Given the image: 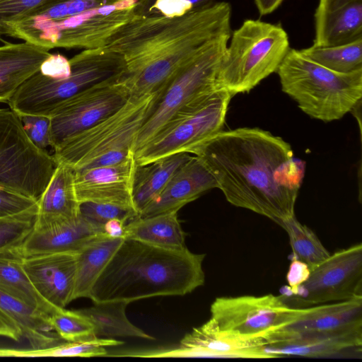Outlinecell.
<instances>
[{
	"label": "cell",
	"mask_w": 362,
	"mask_h": 362,
	"mask_svg": "<svg viewBox=\"0 0 362 362\" xmlns=\"http://www.w3.org/2000/svg\"><path fill=\"white\" fill-rule=\"evenodd\" d=\"M231 204L277 224L295 216L305 162L288 143L259 129L221 131L195 151Z\"/></svg>",
	"instance_id": "1"
},
{
	"label": "cell",
	"mask_w": 362,
	"mask_h": 362,
	"mask_svg": "<svg viewBox=\"0 0 362 362\" xmlns=\"http://www.w3.org/2000/svg\"><path fill=\"white\" fill-rule=\"evenodd\" d=\"M228 3H212L178 17L141 13L117 28L104 47L126 62L121 81L131 97L160 89L189 59L217 38L230 34Z\"/></svg>",
	"instance_id": "2"
},
{
	"label": "cell",
	"mask_w": 362,
	"mask_h": 362,
	"mask_svg": "<svg viewBox=\"0 0 362 362\" xmlns=\"http://www.w3.org/2000/svg\"><path fill=\"white\" fill-rule=\"evenodd\" d=\"M205 254L124 239L95 282L93 302L129 303L156 296H185L203 286Z\"/></svg>",
	"instance_id": "3"
},
{
	"label": "cell",
	"mask_w": 362,
	"mask_h": 362,
	"mask_svg": "<svg viewBox=\"0 0 362 362\" xmlns=\"http://www.w3.org/2000/svg\"><path fill=\"white\" fill-rule=\"evenodd\" d=\"M276 72L281 90L313 118L338 120L361 100L362 69L335 72L290 49Z\"/></svg>",
	"instance_id": "4"
},
{
	"label": "cell",
	"mask_w": 362,
	"mask_h": 362,
	"mask_svg": "<svg viewBox=\"0 0 362 362\" xmlns=\"http://www.w3.org/2000/svg\"><path fill=\"white\" fill-rule=\"evenodd\" d=\"M160 89L130 97L117 111L71 137L54 150L57 163L74 170L113 165L133 156L138 134L154 105Z\"/></svg>",
	"instance_id": "5"
},
{
	"label": "cell",
	"mask_w": 362,
	"mask_h": 362,
	"mask_svg": "<svg viewBox=\"0 0 362 362\" xmlns=\"http://www.w3.org/2000/svg\"><path fill=\"white\" fill-rule=\"evenodd\" d=\"M71 73L54 78L39 70L27 78L8 101L19 115L51 117L67 100L96 84L119 78L126 62L119 53L105 48L86 49L69 59Z\"/></svg>",
	"instance_id": "6"
},
{
	"label": "cell",
	"mask_w": 362,
	"mask_h": 362,
	"mask_svg": "<svg viewBox=\"0 0 362 362\" xmlns=\"http://www.w3.org/2000/svg\"><path fill=\"white\" fill-rule=\"evenodd\" d=\"M290 49L288 35L280 25L246 20L227 46L218 74L220 88L232 96L250 91L276 72Z\"/></svg>",
	"instance_id": "7"
},
{
	"label": "cell",
	"mask_w": 362,
	"mask_h": 362,
	"mask_svg": "<svg viewBox=\"0 0 362 362\" xmlns=\"http://www.w3.org/2000/svg\"><path fill=\"white\" fill-rule=\"evenodd\" d=\"M139 0H119L64 18L35 23L21 21L8 37L48 50L54 48L94 49L105 46L121 25L141 13Z\"/></svg>",
	"instance_id": "8"
},
{
	"label": "cell",
	"mask_w": 362,
	"mask_h": 362,
	"mask_svg": "<svg viewBox=\"0 0 362 362\" xmlns=\"http://www.w3.org/2000/svg\"><path fill=\"white\" fill-rule=\"evenodd\" d=\"M232 95L225 89L195 99L178 110L135 154L137 165H146L197 149L222 131Z\"/></svg>",
	"instance_id": "9"
},
{
	"label": "cell",
	"mask_w": 362,
	"mask_h": 362,
	"mask_svg": "<svg viewBox=\"0 0 362 362\" xmlns=\"http://www.w3.org/2000/svg\"><path fill=\"white\" fill-rule=\"evenodd\" d=\"M230 34L207 45L182 65L160 89L148 117L135 141L132 154L139 151L181 107L220 88L218 74Z\"/></svg>",
	"instance_id": "10"
},
{
	"label": "cell",
	"mask_w": 362,
	"mask_h": 362,
	"mask_svg": "<svg viewBox=\"0 0 362 362\" xmlns=\"http://www.w3.org/2000/svg\"><path fill=\"white\" fill-rule=\"evenodd\" d=\"M57 163L27 136L20 115L0 108V187L37 201Z\"/></svg>",
	"instance_id": "11"
},
{
	"label": "cell",
	"mask_w": 362,
	"mask_h": 362,
	"mask_svg": "<svg viewBox=\"0 0 362 362\" xmlns=\"http://www.w3.org/2000/svg\"><path fill=\"white\" fill-rule=\"evenodd\" d=\"M280 296L295 308L362 297V244L330 255L294 293Z\"/></svg>",
	"instance_id": "12"
},
{
	"label": "cell",
	"mask_w": 362,
	"mask_h": 362,
	"mask_svg": "<svg viewBox=\"0 0 362 362\" xmlns=\"http://www.w3.org/2000/svg\"><path fill=\"white\" fill-rule=\"evenodd\" d=\"M304 310L288 306L280 295L219 297L211 305L209 320L219 330L261 337L296 320Z\"/></svg>",
	"instance_id": "13"
},
{
	"label": "cell",
	"mask_w": 362,
	"mask_h": 362,
	"mask_svg": "<svg viewBox=\"0 0 362 362\" xmlns=\"http://www.w3.org/2000/svg\"><path fill=\"white\" fill-rule=\"evenodd\" d=\"M120 78L83 90L57 110L50 117L51 146L54 150L109 117L127 102L131 96Z\"/></svg>",
	"instance_id": "14"
},
{
	"label": "cell",
	"mask_w": 362,
	"mask_h": 362,
	"mask_svg": "<svg viewBox=\"0 0 362 362\" xmlns=\"http://www.w3.org/2000/svg\"><path fill=\"white\" fill-rule=\"evenodd\" d=\"M362 331V297L305 308L296 320L261 336L265 346L293 338L329 337Z\"/></svg>",
	"instance_id": "15"
},
{
	"label": "cell",
	"mask_w": 362,
	"mask_h": 362,
	"mask_svg": "<svg viewBox=\"0 0 362 362\" xmlns=\"http://www.w3.org/2000/svg\"><path fill=\"white\" fill-rule=\"evenodd\" d=\"M136 166L131 156L113 165L74 170V187L79 203L111 204L135 209L132 188Z\"/></svg>",
	"instance_id": "16"
},
{
	"label": "cell",
	"mask_w": 362,
	"mask_h": 362,
	"mask_svg": "<svg viewBox=\"0 0 362 362\" xmlns=\"http://www.w3.org/2000/svg\"><path fill=\"white\" fill-rule=\"evenodd\" d=\"M23 269L39 295L64 308L74 300L76 252H61L24 257Z\"/></svg>",
	"instance_id": "17"
},
{
	"label": "cell",
	"mask_w": 362,
	"mask_h": 362,
	"mask_svg": "<svg viewBox=\"0 0 362 362\" xmlns=\"http://www.w3.org/2000/svg\"><path fill=\"white\" fill-rule=\"evenodd\" d=\"M104 233L103 227L80 214L45 227L34 228L19 250L24 257L61 252H77L86 243Z\"/></svg>",
	"instance_id": "18"
},
{
	"label": "cell",
	"mask_w": 362,
	"mask_h": 362,
	"mask_svg": "<svg viewBox=\"0 0 362 362\" xmlns=\"http://www.w3.org/2000/svg\"><path fill=\"white\" fill-rule=\"evenodd\" d=\"M213 175L196 156L183 163L173 174L160 193L139 214L148 217L179 211L205 192L217 188Z\"/></svg>",
	"instance_id": "19"
},
{
	"label": "cell",
	"mask_w": 362,
	"mask_h": 362,
	"mask_svg": "<svg viewBox=\"0 0 362 362\" xmlns=\"http://www.w3.org/2000/svg\"><path fill=\"white\" fill-rule=\"evenodd\" d=\"M180 345L195 349L199 358H272L262 337L219 330L209 320L185 335Z\"/></svg>",
	"instance_id": "20"
},
{
	"label": "cell",
	"mask_w": 362,
	"mask_h": 362,
	"mask_svg": "<svg viewBox=\"0 0 362 362\" xmlns=\"http://www.w3.org/2000/svg\"><path fill=\"white\" fill-rule=\"evenodd\" d=\"M314 45L334 46L362 37V0H320Z\"/></svg>",
	"instance_id": "21"
},
{
	"label": "cell",
	"mask_w": 362,
	"mask_h": 362,
	"mask_svg": "<svg viewBox=\"0 0 362 362\" xmlns=\"http://www.w3.org/2000/svg\"><path fill=\"white\" fill-rule=\"evenodd\" d=\"M24 42L0 46V103H8L18 87L37 71L51 53Z\"/></svg>",
	"instance_id": "22"
},
{
	"label": "cell",
	"mask_w": 362,
	"mask_h": 362,
	"mask_svg": "<svg viewBox=\"0 0 362 362\" xmlns=\"http://www.w3.org/2000/svg\"><path fill=\"white\" fill-rule=\"evenodd\" d=\"M37 204V216L34 228L45 227L62 219L78 216L80 203L76 194L73 168L57 163Z\"/></svg>",
	"instance_id": "23"
},
{
	"label": "cell",
	"mask_w": 362,
	"mask_h": 362,
	"mask_svg": "<svg viewBox=\"0 0 362 362\" xmlns=\"http://www.w3.org/2000/svg\"><path fill=\"white\" fill-rule=\"evenodd\" d=\"M362 331L336 336L287 339L265 346L272 358L283 356L304 357L334 356L361 349Z\"/></svg>",
	"instance_id": "24"
},
{
	"label": "cell",
	"mask_w": 362,
	"mask_h": 362,
	"mask_svg": "<svg viewBox=\"0 0 362 362\" xmlns=\"http://www.w3.org/2000/svg\"><path fill=\"white\" fill-rule=\"evenodd\" d=\"M174 211L148 217L138 216L124 226V239L170 250L185 247L186 234Z\"/></svg>",
	"instance_id": "25"
},
{
	"label": "cell",
	"mask_w": 362,
	"mask_h": 362,
	"mask_svg": "<svg viewBox=\"0 0 362 362\" xmlns=\"http://www.w3.org/2000/svg\"><path fill=\"white\" fill-rule=\"evenodd\" d=\"M0 311L21 330L31 349H45L58 344L62 339L45 315L1 288Z\"/></svg>",
	"instance_id": "26"
},
{
	"label": "cell",
	"mask_w": 362,
	"mask_h": 362,
	"mask_svg": "<svg viewBox=\"0 0 362 362\" xmlns=\"http://www.w3.org/2000/svg\"><path fill=\"white\" fill-rule=\"evenodd\" d=\"M124 238L105 233L86 243L76 252V274L74 300L88 298L97 279Z\"/></svg>",
	"instance_id": "27"
},
{
	"label": "cell",
	"mask_w": 362,
	"mask_h": 362,
	"mask_svg": "<svg viewBox=\"0 0 362 362\" xmlns=\"http://www.w3.org/2000/svg\"><path fill=\"white\" fill-rule=\"evenodd\" d=\"M192 156L177 153L135 168L132 199L139 214L163 189L176 170Z\"/></svg>",
	"instance_id": "28"
},
{
	"label": "cell",
	"mask_w": 362,
	"mask_h": 362,
	"mask_svg": "<svg viewBox=\"0 0 362 362\" xmlns=\"http://www.w3.org/2000/svg\"><path fill=\"white\" fill-rule=\"evenodd\" d=\"M129 304L124 300L93 302L92 306L78 311L91 322L98 338L135 337L155 340V337L128 319L126 308Z\"/></svg>",
	"instance_id": "29"
},
{
	"label": "cell",
	"mask_w": 362,
	"mask_h": 362,
	"mask_svg": "<svg viewBox=\"0 0 362 362\" xmlns=\"http://www.w3.org/2000/svg\"><path fill=\"white\" fill-rule=\"evenodd\" d=\"M19 247L0 252V288L47 317L57 308L44 300L25 273Z\"/></svg>",
	"instance_id": "30"
},
{
	"label": "cell",
	"mask_w": 362,
	"mask_h": 362,
	"mask_svg": "<svg viewBox=\"0 0 362 362\" xmlns=\"http://www.w3.org/2000/svg\"><path fill=\"white\" fill-rule=\"evenodd\" d=\"M300 52L310 60L338 73L362 69V37L334 46L313 45Z\"/></svg>",
	"instance_id": "31"
},
{
	"label": "cell",
	"mask_w": 362,
	"mask_h": 362,
	"mask_svg": "<svg viewBox=\"0 0 362 362\" xmlns=\"http://www.w3.org/2000/svg\"><path fill=\"white\" fill-rule=\"evenodd\" d=\"M287 233L294 259L305 263L310 271L331 254L316 235L295 217L279 223Z\"/></svg>",
	"instance_id": "32"
},
{
	"label": "cell",
	"mask_w": 362,
	"mask_h": 362,
	"mask_svg": "<svg viewBox=\"0 0 362 362\" xmlns=\"http://www.w3.org/2000/svg\"><path fill=\"white\" fill-rule=\"evenodd\" d=\"M124 341L113 338H94L79 341H66L45 349L18 351L4 349L6 356L95 357L107 355L105 347L122 345Z\"/></svg>",
	"instance_id": "33"
},
{
	"label": "cell",
	"mask_w": 362,
	"mask_h": 362,
	"mask_svg": "<svg viewBox=\"0 0 362 362\" xmlns=\"http://www.w3.org/2000/svg\"><path fill=\"white\" fill-rule=\"evenodd\" d=\"M47 321L57 335L66 341H79L96 338L91 322L78 310L56 308Z\"/></svg>",
	"instance_id": "34"
},
{
	"label": "cell",
	"mask_w": 362,
	"mask_h": 362,
	"mask_svg": "<svg viewBox=\"0 0 362 362\" xmlns=\"http://www.w3.org/2000/svg\"><path fill=\"white\" fill-rule=\"evenodd\" d=\"M37 204L22 212L0 216V252L19 247L33 231Z\"/></svg>",
	"instance_id": "35"
},
{
	"label": "cell",
	"mask_w": 362,
	"mask_h": 362,
	"mask_svg": "<svg viewBox=\"0 0 362 362\" xmlns=\"http://www.w3.org/2000/svg\"><path fill=\"white\" fill-rule=\"evenodd\" d=\"M117 1L119 0H59L41 8L21 21L35 23L64 18Z\"/></svg>",
	"instance_id": "36"
},
{
	"label": "cell",
	"mask_w": 362,
	"mask_h": 362,
	"mask_svg": "<svg viewBox=\"0 0 362 362\" xmlns=\"http://www.w3.org/2000/svg\"><path fill=\"white\" fill-rule=\"evenodd\" d=\"M57 1L59 0H0V39L8 36L13 25Z\"/></svg>",
	"instance_id": "37"
},
{
	"label": "cell",
	"mask_w": 362,
	"mask_h": 362,
	"mask_svg": "<svg viewBox=\"0 0 362 362\" xmlns=\"http://www.w3.org/2000/svg\"><path fill=\"white\" fill-rule=\"evenodd\" d=\"M79 214L86 219L103 226L108 221L118 219L125 224L139 216L137 211L131 207L96 202H82Z\"/></svg>",
	"instance_id": "38"
},
{
	"label": "cell",
	"mask_w": 362,
	"mask_h": 362,
	"mask_svg": "<svg viewBox=\"0 0 362 362\" xmlns=\"http://www.w3.org/2000/svg\"><path fill=\"white\" fill-rule=\"evenodd\" d=\"M19 115L27 136L37 148L47 151L48 147H52L49 117L38 115Z\"/></svg>",
	"instance_id": "39"
},
{
	"label": "cell",
	"mask_w": 362,
	"mask_h": 362,
	"mask_svg": "<svg viewBox=\"0 0 362 362\" xmlns=\"http://www.w3.org/2000/svg\"><path fill=\"white\" fill-rule=\"evenodd\" d=\"M37 205V201L0 187V216L16 214Z\"/></svg>",
	"instance_id": "40"
},
{
	"label": "cell",
	"mask_w": 362,
	"mask_h": 362,
	"mask_svg": "<svg viewBox=\"0 0 362 362\" xmlns=\"http://www.w3.org/2000/svg\"><path fill=\"white\" fill-rule=\"evenodd\" d=\"M193 10L188 0H155L146 13L174 18L182 16Z\"/></svg>",
	"instance_id": "41"
},
{
	"label": "cell",
	"mask_w": 362,
	"mask_h": 362,
	"mask_svg": "<svg viewBox=\"0 0 362 362\" xmlns=\"http://www.w3.org/2000/svg\"><path fill=\"white\" fill-rule=\"evenodd\" d=\"M310 274L308 266L296 259H293L286 274L287 286H284L281 291V296H289L294 293L299 286L305 282Z\"/></svg>",
	"instance_id": "42"
},
{
	"label": "cell",
	"mask_w": 362,
	"mask_h": 362,
	"mask_svg": "<svg viewBox=\"0 0 362 362\" xmlns=\"http://www.w3.org/2000/svg\"><path fill=\"white\" fill-rule=\"evenodd\" d=\"M39 71L42 74L54 78L67 77L71 73L69 59L60 54H51L42 62Z\"/></svg>",
	"instance_id": "43"
},
{
	"label": "cell",
	"mask_w": 362,
	"mask_h": 362,
	"mask_svg": "<svg viewBox=\"0 0 362 362\" xmlns=\"http://www.w3.org/2000/svg\"><path fill=\"white\" fill-rule=\"evenodd\" d=\"M0 337L20 341L23 338L21 330L0 311Z\"/></svg>",
	"instance_id": "44"
},
{
	"label": "cell",
	"mask_w": 362,
	"mask_h": 362,
	"mask_svg": "<svg viewBox=\"0 0 362 362\" xmlns=\"http://www.w3.org/2000/svg\"><path fill=\"white\" fill-rule=\"evenodd\" d=\"M125 223L118 219H112L103 225L104 233L112 238H122L124 236Z\"/></svg>",
	"instance_id": "45"
},
{
	"label": "cell",
	"mask_w": 362,
	"mask_h": 362,
	"mask_svg": "<svg viewBox=\"0 0 362 362\" xmlns=\"http://www.w3.org/2000/svg\"><path fill=\"white\" fill-rule=\"evenodd\" d=\"M284 0H255L260 15H267L274 11Z\"/></svg>",
	"instance_id": "46"
}]
</instances>
